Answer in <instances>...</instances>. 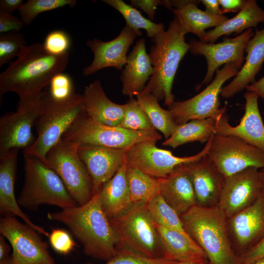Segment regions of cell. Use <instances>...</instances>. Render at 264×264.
<instances>
[{"mask_svg":"<svg viewBox=\"0 0 264 264\" xmlns=\"http://www.w3.org/2000/svg\"><path fill=\"white\" fill-rule=\"evenodd\" d=\"M45 89L31 97L20 99L17 110L0 118V157L12 149L31 147L36 140L32 129L43 108Z\"/></svg>","mask_w":264,"mask_h":264,"instance_id":"11","label":"cell"},{"mask_svg":"<svg viewBox=\"0 0 264 264\" xmlns=\"http://www.w3.org/2000/svg\"><path fill=\"white\" fill-rule=\"evenodd\" d=\"M137 36L132 29L126 25L112 40L104 42L97 38L88 40L87 45L93 52L94 58L92 63L83 69V75L89 76L108 67L121 70L127 63L130 46Z\"/></svg>","mask_w":264,"mask_h":264,"instance_id":"19","label":"cell"},{"mask_svg":"<svg viewBox=\"0 0 264 264\" xmlns=\"http://www.w3.org/2000/svg\"><path fill=\"white\" fill-rule=\"evenodd\" d=\"M129 149H115L90 144L79 145V155L92 180L93 195L114 176Z\"/></svg>","mask_w":264,"mask_h":264,"instance_id":"17","label":"cell"},{"mask_svg":"<svg viewBox=\"0 0 264 264\" xmlns=\"http://www.w3.org/2000/svg\"><path fill=\"white\" fill-rule=\"evenodd\" d=\"M42 111L36 128L37 137L32 145L23 154L34 156L45 163L48 152L62 138L77 118L84 111L82 95L75 93L62 101L52 99L45 90Z\"/></svg>","mask_w":264,"mask_h":264,"instance_id":"6","label":"cell"},{"mask_svg":"<svg viewBox=\"0 0 264 264\" xmlns=\"http://www.w3.org/2000/svg\"><path fill=\"white\" fill-rule=\"evenodd\" d=\"M102 1L118 11L125 19L126 25L132 29L137 36L142 35L140 29L145 30L147 37L151 39L165 31L163 23H156L145 18L136 8L122 0Z\"/></svg>","mask_w":264,"mask_h":264,"instance_id":"33","label":"cell"},{"mask_svg":"<svg viewBox=\"0 0 264 264\" xmlns=\"http://www.w3.org/2000/svg\"><path fill=\"white\" fill-rule=\"evenodd\" d=\"M22 0H0V12L12 14V13L19 10L22 4Z\"/></svg>","mask_w":264,"mask_h":264,"instance_id":"47","label":"cell"},{"mask_svg":"<svg viewBox=\"0 0 264 264\" xmlns=\"http://www.w3.org/2000/svg\"><path fill=\"white\" fill-rule=\"evenodd\" d=\"M260 176L262 185V192L264 193V168L260 170Z\"/></svg>","mask_w":264,"mask_h":264,"instance_id":"52","label":"cell"},{"mask_svg":"<svg viewBox=\"0 0 264 264\" xmlns=\"http://www.w3.org/2000/svg\"><path fill=\"white\" fill-rule=\"evenodd\" d=\"M209 264L208 263V264Z\"/></svg>","mask_w":264,"mask_h":264,"instance_id":"56","label":"cell"},{"mask_svg":"<svg viewBox=\"0 0 264 264\" xmlns=\"http://www.w3.org/2000/svg\"><path fill=\"white\" fill-rule=\"evenodd\" d=\"M261 193L260 171L248 168L224 178L218 206L230 218L254 203Z\"/></svg>","mask_w":264,"mask_h":264,"instance_id":"16","label":"cell"},{"mask_svg":"<svg viewBox=\"0 0 264 264\" xmlns=\"http://www.w3.org/2000/svg\"><path fill=\"white\" fill-rule=\"evenodd\" d=\"M126 176L132 204H147L158 193V178L128 165Z\"/></svg>","mask_w":264,"mask_h":264,"instance_id":"32","label":"cell"},{"mask_svg":"<svg viewBox=\"0 0 264 264\" xmlns=\"http://www.w3.org/2000/svg\"><path fill=\"white\" fill-rule=\"evenodd\" d=\"M147 207L154 224L188 235L180 216L159 193L147 203Z\"/></svg>","mask_w":264,"mask_h":264,"instance_id":"35","label":"cell"},{"mask_svg":"<svg viewBox=\"0 0 264 264\" xmlns=\"http://www.w3.org/2000/svg\"><path fill=\"white\" fill-rule=\"evenodd\" d=\"M154 225L159 237L163 257L176 262L208 261L204 251L189 235Z\"/></svg>","mask_w":264,"mask_h":264,"instance_id":"28","label":"cell"},{"mask_svg":"<svg viewBox=\"0 0 264 264\" xmlns=\"http://www.w3.org/2000/svg\"><path fill=\"white\" fill-rule=\"evenodd\" d=\"M245 0H219L222 14L229 12L240 11L244 6Z\"/></svg>","mask_w":264,"mask_h":264,"instance_id":"46","label":"cell"},{"mask_svg":"<svg viewBox=\"0 0 264 264\" xmlns=\"http://www.w3.org/2000/svg\"><path fill=\"white\" fill-rule=\"evenodd\" d=\"M176 261H172L164 257L158 259H150L133 251L125 249H119L115 255L107 261L105 264H169ZM86 264H92L87 263Z\"/></svg>","mask_w":264,"mask_h":264,"instance_id":"40","label":"cell"},{"mask_svg":"<svg viewBox=\"0 0 264 264\" xmlns=\"http://www.w3.org/2000/svg\"><path fill=\"white\" fill-rule=\"evenodd\" d=\"M180 218L185 231L205 253L209 264H241L229 240L227 217L218 205H196Z\"/></svg>","mask_w":264,"mask_h":264,"instance_id":"4","label":"cell"},{"mask_svg":"<svg viewBox=\"0 0 264 264\" xmlns=\"http://www.w3.org/2000/svg\"><path fill=\"white\" fill-rule=\"evenodd\" d=\"M3 236L0 235V261L8 259L10 247L5 241Z\"/></svg>","mask_w":264,"mask_h":264,"instance_id":"50","label":"cell"},{"mask_svg":"<svg viewBox=\"0 0 264 264\" xmlns=\"http://www.w3.org/2000/svg\"><path fill=\"white\" fill-rule=\"evenodd\" d=\"M26 45L24 36L19 32L0 34V66L11 63Z\"/></svg>","mask_w":264,"mask_h":264,"instance_id":"38","label":"cell"},{"mask_svg":"<svg viewBox=\"0 0 264 264\" xmlns=\"http://www.w3.org/2000/svg\"><path fill=\"white\" fill-rule=\"evenodd\" d=\"M207 156L224 178L248 168H264V153L236 136L214 134Z\"/></svg>","mask_w":264,"mask_h":264,"instance_id":"13","label":"cell"},{"mask_svg":"<svg viewBox=\"0 0 264 264\" xmlns=\"http://www.w3.org/2000/svg\"><path fill=\"white\" fill-rule=\"evenodd\" d=\"M184 165L194 188L197 205L213 206V202L219 201L225 178L207 155Z\"/></svg>","mask_w":264,"mask_h":264,"instance_id":"22","label":"cell"},{"mask_svg":"<svg viewBox=\"0 0 264 264\" xmlns=\"http://www.w3.org/2000/svg\"><path fill=\"white\" fill-rule=\"evenodd\" d=\"M184 32L176 16L164 31L151 39L153 43L149 53L154 72L142 93L164 100L168 107L175 101L172 87L181 60L189 50Z\"/></svg>","mask_w":264,"mask_h":264,"instance_id":"3","label":"cell"},{"mask_svg":"<svg viewBox=\"0 0 264 264\" xmlns=\"http://www.w3.org/2000/svg\"><path fill=\"white\" fill-rule=\"evenodd\" d=\"M82 95L85 112L92 120L109 126H119L123 117L125 104L113 102L106 95L100 80L86 86Z\"/></svg>","mask_w":264,"mask_h":264,"instance_id":"23","label":"cell"},{"mask_svg":"<svg viewBox=\"0 0 264 264\" xmlns=\"http://www.w3.org/2000/svg\"><path fill=\"white\" fill-rule=\"evenodd\" d=\"M43 46L49 54L59 56L68 53L71 39L68 34L62 30H55L46 36Z\"/></svg>","mask_w":264,"mask_h":264,"instance_id":"41","label":"cell"},{"mask_svg":"<svg viewBox=\"0 0 264 264\" xmlns=\"http://www.w3.org/2000/svg\"><path fill=\"white\" fill-rule=\"evenodd\" d=\"M162 136L157 131H134L118 126L95 122L84 112L75 120L62 138L79 145L90 144L115 149H129L148 140L158 141Z\"/></svg>","mask_w":264,"mask_h":264,"instance_id":"8","label":"cell"},{"mask_svg":"<svg viewBox=\"0 0 264 264\" xmlns=\"http://www.w3.org/2000/svg\"><path fill=\"white\" fill-rule=\"evenodd\" d=\"M217 121L211 118L194 119L184 124L177 125L172 135L162 143L165 146L173 149L195 141L203 143L215 134Z\"/></svg>","mask_w":264,"mask_h":264,"instance_id":"31","label":"cell"},{"mask_svg":"<svg viewBox=\"0 0 264 264\" xmlns=\"http://www.w3.org/2000/svg\"><path fill=\"white\" fill-rule=\"evenodd\" d=\"M212 136L199 153L186 157H177L169 150L157 148L155 145L156 140L141 142L128 151L126 155L127 163L128 166L136 168L154 177L163 178L176 167L198 161L207 155Z\"/></svg>","mask_w":264,"mask_h":264,"instance_id":"14","label":"cell"},{"mask_svg":"<svg viewBox=\"0 0 264 264\" xmlns=\"http://www.w3.org/2000/svg\"><path fill=\"white\" fill-rule=\"evenodd\" d=\"M246 88L248 91L255 92L264 100V76L255 83L247 86Z\"/></svg>","mask_w":264,"mask_h":264,"instance_id":"49","label":"cell"},{"mask_svg":"<svg viewBox=\"0 0 264 264\" xmlns=\"http://www.w3.org/2000/svg\"><path fill=\"white\" fill-rule=\"evenodd\" d=\"M249 264H264V256Z\"/></svg>","mask_w":264,"mask_h":264,"instance_id":"53","label":"cell"},{"mask_svg":"<svg viewBox=\"0 0 264 264\" xmlns=\"http://www.w3.org/2000/svg\"><path fill=\"white\" fill-rule=\"evenodd\" d=\"M264 256V236L240 257L241 264H249Z\"/></svg>","mask_w":264,"mask_h":264,"instance_id":"44","label":"cell"},{"mask_svg":"<svg viewBox=\"0 0 264 264\" xmlns=\"http://www.w3.org/2000/svg\"><path fill=\"white\" fill-rule=\"evenodd\" d=\"M24 154V184L17 199L20 206L36 211L43 205L65 209L78 205L59 176L39 158Z\"/></svg>","mask_w":264,"mask_h":264,"instance_id":"5","label":"cell"},{"mask_svg":"<svg viewBox=\"0 0 264 264\" xmlns=\"http://www.w3.org/2000/svg\"><path fill=\"white\" fill-rule=\"evenodd\" d=\"M76 0H29L23 3L18 10L24 25H29L40 13L64 6L74 7Z\"/></svg>","mask_w":264,"mask_h":264,"instance_id":"37","label":"cell"},{"mask_svg":"<svg viewBox=\"0 0 264 264\" xmlns=\"http://www.w3.org/2000/svg\"><path fill=\"white\" fill-rule=\"evenodd\" d=\"M243 96L245 111L239 125H230L225 113L216 122L215 134L237 136L264 153V123L258 106L259 96L248 91Z\"/></svg>","mask_w":264,"mask_h":264,"instance_id":"18","label":"cell"},{"mask_svg":"<svg viewBox=\"0 0 264 264\" xmlns=\"http://www.w3.org/2000/svg\"><path fill=\"white\" fill-rule=\"evenodd\" d=\"M197 0H168L167 8L172 10L185 34L191 33L201 41L206 28L216 27L229 18L223 15H215L199 9Z\"/></svg>","mask_w":264,"mask_h":264,"instance_id":"27","label":"cell"},{"mask_svg":"<svg viewBox=\"0 0 264 264\" xmlns=\"http://www.w3.org/2000/svg\"><path fill=\"white\" fill-rule=\"evenodd\" d=\"M245 51V61L234 79L222 87L220 95L232 97L246 87L256 82L255 77L264 62V27L256 29L254 36L248 42Z\"/></svg>","mask_w":264,"mask_h":264,"instance_id":"26","label":"cell"},{"mask_svg":"<svg viewBox=\"0 0 264 264\" xmlns=\"http://www.w3.org/2000/svg\"><path fill=\"white\" fill-rule=\"evenodd\" d=\"M263 114H264V110H263Z\"/></svg>","mask_w":264,"mask_h":264,"instance_id":"55","label":"cell"},{"mask_svg":"<svg viewBox=\"0 0 264 264\" xmlns=\"http://www.w3.org/2000/svg\"><path fill=\"white\" fill-rule=\"evenodd\" d=\"M48 238L52 249L61 255L69 254L76 246L69 233L63 229H52Z\"/></svg>","mask_w":264,"mask_h":264,"instance_id":"42","label":"cell"},{"mask_svg":"<svg viewBox=\"0 0 264 264\" xmlns=\"http://www.w3.org/2000/svg\"><path fill=\"white\" fill-rule=\"evenodd\" d=\"M127 166L125 157L114 176L99 190L102 208L109 219L121 216L132 206L126 176Z\"/></svg>","mask_w":264,"mask_h":264,"instance_id":"29","label":"cell"},{"mask_svg":"<svg viewBox=\"0 0 264 264\" xmlns=\"http://www.w3.org/2000/svg\"><path fill=\"white\" fill-rule=\"evenodd\" d=\"M261 22H264V10L258 5L256 0H247L235 17L206 32L201 41L213 43L221 36L229 35L233 33H241L244 30L255 27Z\"/></svg>","mask_w":264,"mask_h":264,"instance_id":"30","label":"cell"},{"mask_svg":"<svg viewBox=\"0 0 264 264\" xmlns=\"http://www.w3.org/2000/svg\"><path fill=\"white\" fill-rule=\"evenodd\" d=\"M131 5L134 8H139L146 13L149 19L153 21L154 19L155 11L157 6L162 5L163 0H132Z\"/></svg>","mask_w":264,"mask_h":264,"instance_id":"45","label":"cell"},{"mask_svg":"<svg viewBox=\"0 0 264 264\" xmlns=\"http://www.w3.org/2000/svg\"><path fill=\"white\" fill-rule=\"evenodd\" d=\"M153 72L154 67L146 49L145 40L141 38L128 56L122 71L120 80L123 94L132 98L141 93Z\"/></svg>","mask_w":264,"mask_h":264,"instance_id":"24","label":"cell"},{"mask_svg":"<svg viewBox=\"0 0 264 264\" xmlns=\"http://www.w3.org/2000/svg\"><path fill=\"white\" fill-rule=\"evenodd\" d=\"M254 34L251 28L236 37L225 38L218 44L191 40L188 43L189 51L194 54L204 56L207 64L206 74L198 88L212 81L214 72L223 64L234 63L241 67L246 45Z\"/></svg>","mask_w":264,"mask_h":264,"instance_id":"15","label":"cell"},{"mask_svg":"<svg viewBox=\"0 0 264 264\" xmlns=\"http://www.w3.org/2000/svg\"><path fill=\"white\" fill-rule=\"evenodd\" d=\"M68 60V53L50 54L39 43L24 46L18 59L0 74V98L8 92L16 93L20 99L41 93L55 75L63 72Z\"/></svg>","mask_w":264,"mask_h":264,"instance_id":"2","label":"cell"},{"mask_svg":"<svg viewBox=\"0 0 264 264\" xmlns=\"http://www.w3.org/2000/svg\"><path fill=\"white\" fill-rule=\"evenodd\" d=\"M24 25L20 18L12 14L0 12V34L19 32Z\"/></svg>","mask_w":264,"mask_h":264,"instance_id":"43","label":"cell"},{"mask_svg":"<svg viewBox=\"0 0 264 264\" xmlns=\"http://www.w3.org/2000/svg\"><path fill=\"white\" fill-rule=\"evenodd\" d=\"M236 243L244 252L264 236V193L252 204L229 218Z\"/></svg>","mask_w":264,"mask_h":264,"instance_id":"21","label":"cell"},{"mask_svg":"<svg viewBox=\"0 0 264 264\" xmlns=\"http://www.w3.org/2000/svg\"><path fill=\"white\" fill-rule=\"evenodd\" d=\"M109 219L118 238L117 250L127 249L150 259L163 257L158 233L147 204H132L123 214Z\"/></svg>","mask_w":264,"mask_h":264,"instance_id":"7","label":"cell"},{"mask_svg":"<svg viewBox=\"0 0 264 264\" xmlns=\"http://www.w3.org/2000/svg\"></svg>","mask_w":264,"mask_h":264,"instance_id":"57","label":"cell"},{"mask_svg":"<svg viewBox=\"0 0 264 264\" xmlns=\"http://www.w3.org/2000/svg\"><path fill=\"white\" fill-rule=\"evenodd\" d=\"M0 233L12 248L9 264H57L41 234L16 216L0 218Z\"/></svg>","mask_w":264,"mask_h":264,"instance_id":"12","label":"cell"},{"mask_svg":"<svg viewBox=\"0 0 264 264\" xmlns=\"http://www.w3.org/2000/svg\"><path fill=\"white\" fill-rule=\"evenodd\" d=\"M184 164L176 167L166 176L158 178V193L180 216L197 205L194 188Z\"/></svg>","mask_w":264,"mask_h":264,"instance_id":"25","label":"cell"},{"mask_svg":"<svg viewBox=\"0 0 264 264\" xmlns=\"http://www.w3.org/2000/svg\"><path fill=\"white\" fill-rule=\"evenodd\" d=\"M9 258L3 261H0V264H9Z\"/></svg>","mask_w":264,"mask_h":264,"instance_id":"54","label":"cell"},{"mask_svg":"<svg viewBox=\"0 0 264 264\" xmlns=\"http://www.w3.org/2000/svg\"><path fill=\"white\" fill-rule=\"evenodd\" d=\"M208 263L207 261H197L192 262H175L169 264H207Z\"/></svg>","mask_w":264,"mask_h":264,"instance_id":"51","label":"cell"},{"mask_svg":"<svg viewBox=\"0 0 264 264\" xmlns=\"http://www.w3.org/2000/svg\"><path fill=\"white\" fill-rule=\"evenodd\" d=\"M47 89L50 96L57 101L66 100L75 93L71 77L64 72L55 75L49 83Z\"/></svg>","mask_w":264,"mask_h":264,"instance_id":"39","label":"cell"},{"mask_svg":"<svg viewBox=\"0 0 264 264\" xmlns=\"http://www.w3.org/2000/svg\"><path fill=\"white\" fill-rule=\"evenodd\" d=\"M118 127L134 131L156 130L136 99L133 97L125 103L123 117Z\"/></svg>","mask_w":264,"mask_h":264,"instance_id":"36","label":"cell"},{"mask_svg":"<svg viewBox=\"0 0 264 264\" xmlns=\"http://www.w3.org/2000/svg\"><path fill=\"white\" fill-rule=\"evenodd\" d=\"M79 145L62 138L47 153L45 164L60 178L78 205L93 196L91 177L78 152Z\"/></svg>","mask_w":264,"mask_h":264,"instance_id":"9","label":"cell"},{"mask_svg":"<svg viewBox=\"0 0 264 264\" xmlns=\"http://www.w3.org/2000/svg\"><path fill=\"white\" fill-rule=\"evenodd\" d=\"M240 67L234 63L224 65L216 71L215 77L202 91L193 97L182 101H174L168 110L177 125L194 119H213L216 121L226 113V106L220 108L219 96L222 85L236 76Z\"/></svg>","mask_w":264,"mask_h":264,"instance_id":"10","label":"cell"},{"mask_svg":"<svg viewBox=\"0 0 264 264\" xmlns=\"http://www.w3.org/2000/svg\"><path fill=\"white\" fill-rule=\"evenodd\" d=\"M200 1L205 7V12L212 15H222L218 0H202Z\"/></svg>","mask_w":264,"mask_h":264,"instance_id":"48","label":"cell"},{"mask_svg":"<svg viewBox=\"0 0 264 264\" xmlns=\"http://www.w3.org/2000/svg\"><path fill=\"white\" fill-rule=\"evenodd\" d=\"M19 150H10L0 157V214L18 217L24 223L48 237L49 234L44 227L34 223L20 207L15 194Z\"/></svg>","mask_w":264,"mask_h":264,"instance_id":"20","label":"cell"},{"mask_svg":"<svg viewBox=\"0 0 264 264\" xmlns=\"http://www.w3.org/2000/svg\"><path fill=\"white\" fill-rule=\"evenodd\" d=\"M47 217L66 225L86 255L108 261L116 254L118 238L102 208L99 191L85 204L48 212Z\"/></svg>","mask_w":264,"mask_h":264,"instance_id":"1","label":"cell"},{"mask_svg":"<svg viewBox=\"0 0 264 264\" xmlns=\"http://www.w3.org/2000/svg\"><path fill=\"white\" fill-rule=\"evenodd\" d=\"M136 97L154 127L163 134L165 139L169 138L177 126L169 111L162 108L158 99L151 94L141 92Z\"/></svg>","mask_w":264,"mask_h":264,"instance_id":"34","label":"cell"}]
</instances>
